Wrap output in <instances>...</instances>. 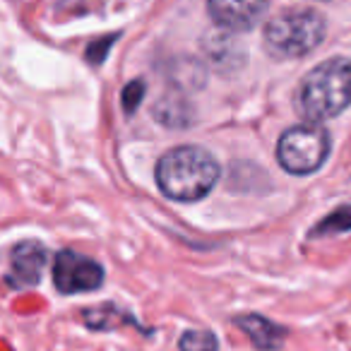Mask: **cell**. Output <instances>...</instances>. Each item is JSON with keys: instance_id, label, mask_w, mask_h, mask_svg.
I'll return each mask as SVG.
<instances>
[{"instance_id": "obj_1", "label": "cell", "mask_w": 351, "mask_h": 351, "mask_svg": "<svg viewBox=\"0 0 351 351\" xmlns=\"http://www.w3.org/2000/svg\"><path fill=\"white\" fill-rule=\"evenodd\" d=\"M219 161L197 145H181L169 149L156 161V186L169 200L197 202L212 193L219 183Z\"/></svg>"}, {"instance_id": "obj_2", "label": "cell", "mask_w": 351, "mask_h": 351, "mask_svg": "<svg viewBox=\"0 0 351 351\" xmlns=\"http://www.w3.org/2000/svg\"><path fill=\"white\" fill-rule=\"evenodd\" d=\"M351 106V60L335 56L317 63L301 80L296 92V108L308 123L337 118Z\"/></svg>"}, {"instance_id": "obj_3", "label": "cell", "mask_w": 351, "mask_h": 351, "mask_svg": "<svg viewBox=\"0 0 351 351\" xmlns=\"http://www.w3.org/2000/svg\"><path fill=\"white\" fill-rule=\"evenodd\" d=\"M327 22L311 8H289L269 17L263 29V46L272 58H303L322 44Z\"/></svg>"}, {"instance_id": "obj_4", "label": "cell", "mask_w": 351, "mask_h": 351, "mask_svg": "<svg viewBox=\"0 0 351 351\" xmlns=\"http://www.w3.org/2000/svg\"><path fill=\"white\" fill-rule=\"evenodd\" d=\"M330 132L317 123H298L282 132L277 142V161L287 173H315L330 154Z\"/></svg>"}, {"instance_id": "obj_5", "label": "cell", "mask_w": 351, "mask_h": 351, "mask_svg": "<svg viewBox=\"0 0 351 351\" xmlns=\"http://www.w3.org/2000/svg\"><path fill=\"white\" fill-rule=\"evenodd\" d=\"M104 267L97 260L77 253V250H60L53 260V284L63 296L97 291L104 284Z\"/></svg>"}, {"instance_id": "obj_6", "label": "cell", "mask_w": 351, "mask_h": 351, "mask_svg": "<svg viewBox=\"0 0 351 351\" xmlns=\"http://www.w3.org/2000/svg\"><path fill=\"white\" fill-rule=\"evenodd\" d=\"M267 8L269 0H207V12L215 25L229 32L253 29Z\"/></svg>"}, {"instance_id": "obj_7", "label": "cell", "mask_w": 351, "mask_h": 351, "mask_svg": "<svg viewBox=\"0 0 351 351\" xmlns=\"http://www.w3.org/2000/svg\"><path fill=\"white\" fill-rule=\"evenodd\" d=\"M46 263H49V250L39 241H22L12 248L8 284L15 289L36 287L44 277Z\"/></svg>"}, {"instance_id": "obj_8", "label": "cell", "mask_w": 351, "mask_h": 351, "mask_svg": "<svg viewBox=\"0 0 351 351\" xmlns=\"http://www.w3.org/2000/svg\"><path fill=\"white\" fill-rule=\"evenodd\" d=\"M234 325L258 346L260 351H277L282 349L284 339H287L289 330L282 327L279 322L269 320L265 315H258V313H245V315H236Z\"/></svg>"}, {"instance_id": "obj_9", "label": "cell", "mask_w": 351, "mask_h": 351, "mask_svg": "<svg viewBox=\"0 0 351 351\" xmlns=\"http://www.w3.org/2000/svg\"><path fill=\"white\" fill-rule=\"evenodd\" d=\"M84 322H87V327H92V330H113V327H118L121 322H130V325L137 327V320L130 315V313L121 311L118 306H113V303H104V306L99 308H89V311L82 313Z\"/></svg>"}, {"instance_id": "obj_10", "label": "cell", "mask_w": 351, "mask_h": 351, "mask_svg": "<svg viewBox=\"0 0 351 351\" xmlns=\"http://www.w3.org/2000/svg\"><path fill=\"white\" fill-rule=\"evenodd\" d=\"M351 231V207H339L330 217L317 221V226L311 231V239H320V236H335Z\"/></svg>"}, {"instance_id": "obj_11", "label": "cell", "mask_w": 351, "mask_h": 351, "mask_svg": "<svg viewBox=\"0 0 351 351\" xmlns=\"http://www.w3.org/2000/svg\"><path fill=\"white\" fill-rule=\"evenodd\" d=\"M181 351H219V339L210 330H186L178 339Z\"/></svg>"}, {"instance_id": "obj_12", "label": "cell", "mask_w": 351, "mask_h": 351, "mask_svg": "<svg viewBox=\"0 0 351 351\" xmlns=\"http://www.w3.org/2000/svg\"><path fill=\"white\" fill-rule=\"evenodd\" d=\"M145 82L142 80H132L130 84H125V89H123V97H121V104H123V111L130 116V113H135L137 108H140L142 99H145Z\"/></svg>"}, {"instance_id": "obj_13", "label": "cell", "mask_w": 351, "mask_h": 351, "mask_svg": "<svg viewBox=\"0 0 351 351\" xmlns=\"http://www.w3.org/2000/svg\"><path fill=\"white\" fill-rule=\"evenodd\" d=\"M116 39H118L116 34H108V36H104V39L89 44V49H87V60H89V63H92V65L94 63H104V60H106V56H108V49H111Z\"/></svg>"}, {"instance_id": "obj_14", "label": "cell", "mask_w": 351, "mask_h": 351, "mask_svg": "<svg viewBox=\"0 0 351 351\" xmlns=\"http://www.w3.org/2000/svg\"><path fill=\"white\" fill-rule=\"evenodd\" d=\"M317 3H327V0H317Z\"/></svg>"}]
</instances>
